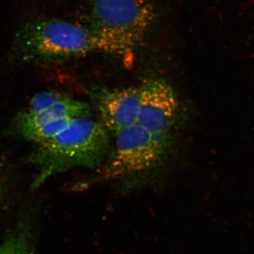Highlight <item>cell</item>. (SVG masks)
<instances>
[{
    "instance_id": "6da1fadb",
    "label": "cell",
    "mask_w": 254,
    "mask_h": 254,
    "mask_svg": "<svg viewBox=\"0 0 254 254\" xmlns=\"http://www.w3.org/2000/svg\"><path fill=\"white\" fill-rule=\"evenodd\" d=\"M135 51L124 42L93 29L59 18H33L23 23L9 51L12 63L63 62L94 53L127 55Z\"/></svg>"
},
{
    "instance_id": "7a4b0ae2",
    "label": "cell",
    "mask_w": 254,
    "mask_h": 254,
    "mask_svg": "<svg viewBox=\"0 0 254 254\" xmlns=\"http://www.w3.org/2000/svg\"><path fill=\"white\" fill-rule=\"evenodd\" d=\"M37 145L28 158L38 170L33 189L70 169L98 166L110 150V131L91 117L75 118L58 135Z\"/></svg>"
},
{
    "instance_id": "3957f363",
    "label": "cell",
    "mask_w": 254,
    "mask_h": 254,
    "mask_svg": "<svg viewBox=\"0 0 254 254\" xmlns=\"http://www.w3.org/2000/svg\"><path fill=\"white\" fill-rule=\"evenodd\" d=\"M155 18L151 0H91L87 25L136 50Z\"/></svg>"
},
{
    "instance_id": "277c9868",
    "label": "cell",
    "mask_w": 254,
    "mask_h": 254,
    "mask_svg": "<svg viewBox=\"0 0 254 254\" xmlns=\"http://www.w3.org/2000/svg\"><path fill=\"white\" fill-rule=\"evenodd\" d=\"M115 135V147L102 171L106 180L153 168L163 160L170 145L168 134L153 133L137 123L125 127Z\"/></svg>"
},
{
    "instance_id": "5b68a950",
    "label": "cell",
    "mask_w": 254,
    "mask_h": 254,
    "mask_svg": "<svg viewBox=\"0 0 254 254\" xmlns=\"http://www.w3.org/2000/svg\"><path fill=\"white\" fill-rule=\"evenodd\" d=\"M138 90L139 112L137 124L153 133L168 134L179 108L173 88L163 79L152 78L143 82Z\"/></svg>"
},
{
    "instance_id": "8992f818",
    "label": "cell",
    "mask_w": 254,
    "mask_h": 254,
    "mask_svg": "<svg viewBox=\"0 0 254 254\" xmlns=\"http://www.w3.org/2000/svg\"><path fill=\"white\" fill-rule=\"evenodd\" d=\"M93 91L91 94L96 102L100 122L108 131L115 134L125 127L137 123L139 112L138 86Z\"/></svg>"
},
{
    "instance_id": "52a82bcc",
    "label": "cell",
    "mask_w": 254,
    "mask_h": 254,
    "mask_svg": "<svg viewBox=\"0 0 254 254\" xmlns=\"http://www.w3.org/2000/svg\"><path fill=\"white\" fill-rule=\"evenodd\" d=\"M89 105L64 95L59 100L41 112L29 114L23 111L15 120L14 128L18 135L26 130L50 122L64 118L91 117Z\"/></svg>"
},
{
    "instance_id": "ba28073f",
    "label": "cell",
    "mask_w": 254,
    "mask_h": 254,
    "mask_svg": "<svg viewBox=\"0 0 254 254\" xmlns=\"http://www.w3.org/2000/svg\"><path fill=\"white\" fill-rule=\"evenodd\" d=\"M33 230L28 217L18 222L14 230L0 244V254H33Z\"/></svg>"
},
{
    "instance_id": "9c48e42d",
    "label": "cell",
    "mask_w": 254,
    "mask_h": 254,
    "mask_svg": "<svg viewBox=\"0 0 254 254\" xmlns=\"http://www.w3.org/2000/svg\"><path fill=\"white\" fill-rule=\"evenodd\" d=\"M64 95L63 93L54 91L40 92L32 98L28 109L24 112L29 114L41 112L61 99Z\"/></svg>"
},
{
    "instance_id": "30bf717a",
    "label": "cell",
    "mask_w": 254,
    "mask_h": 254,
    "mask_svg": "<svg viewBox=\"0 0 254 254\" xmlns=\"http://www.w3.org/2000/svg\"><path fill=\"white\" fill-rule=\"evenodd\" d=\"M4 174H3V167L0 160V203L2 199L3 193H4Z\"/></svg>"
}]
</instances>
